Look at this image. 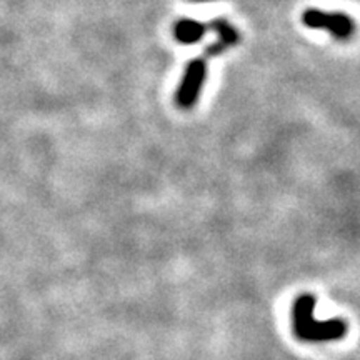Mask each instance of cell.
<instances>
[{
	"label": "cell",
	"mask_w": 360,
	"mask_h": 360,
	"mask_svg": "<svg viewBox=\"0 0 360 360\" xmlns=\"http://www.w3.org/2000/svg\"><path fill=\"white\" fill-rule=\"evenodd\" d=\"M315 297L302 294L297 297L292 307V326L297 339L319 344V342H330L344 339L347 334V322L344 319H328L317 321L314 317Z\"/></svg>",
	"instance_id": "6da1fadb"
},
{
	"label": "cell",
	"mask_w": 360,
	"mask_h": 360,
	"mask_svg": "<svg viewBox=\"0 0 360 360\" xmlns=\"http://www.w3.org/2000/svg\"><path fill=\"white\" fill-rule=\"evenodd\" d=\"M302 24L312 30H326L337 39H349L355 32V24L347 13L326 12L319 8H307L302 13Z\"/></svg>",
	"instance_id": "7a4b0ae2"
},
{
	"label": "cell",
	"mask_w": 360,
	"mask_h": 360,
	"mask_svg": "<svg viewBox=\"0 0 360 360\" xmlns=\"http://www.w3.org/2000/svg\"><path fill=\"white\" fill-rule=\"evenodd\" d=\"M207 80V64L202 58H195V60L188 62L184 72L182 82L179 85L177 90V101L179 107L182 109H192L199 101L202 89H204Z\"/></svg>",
	"instance_id": "3957f363"
},
{
	"label": "cell",
	"mask_w": 360,
	"mask_h": 360,
	"mask_svg": "<svg viewBox=\"0 0 360 360\" xmlns=\"http://www.w3.org/2000/svg\"><path fill=\"white\" fill-rule=\"evenodd\" d=\"M207 32V27L200 22L192 20V19H184L180 20L174 29V35L177 39V42L184 45H193L204 37Z\"/></svg>",
	"instance_id": "277c9868"
},
{
	"label": "cell",
	"mask_w": 360,
	"mask_h": 360,
	"mask_svg": "<svg viewBox=\"0 0 360 360\" xmlns=\"http://www.w3.org/2000/svg\"><path fill=\"white\" fill-rule=\"evenodd\" d=\"M210 29L219 34V40H220L219 44H222L225 49L237 45L238 39H240V35H238L237 30L233 29V25H231L224 19H215L210 22Z\"/></svg>",
	"instance_id": "5b68a950"
},
{
	"label": "cell",
	"mask_w": 360,
	"mask_h": 360,
	"mask_svg": "<svg viewBox=\"0 0 360 360\" xmlns=\"http://www.w3.org/2000/svg\"><path fill=\"white\" fill-rule=\"evenodd\" d=\"M193 2H210V0H193Z\"/></svg>",
	"instance_id": "8992f818"
}]
</instances>
